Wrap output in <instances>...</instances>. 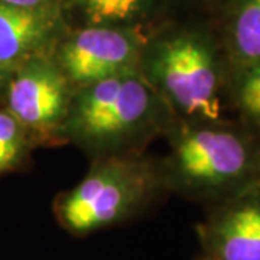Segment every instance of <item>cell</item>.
Instances as JSON below:
<instances>
[{"label": "cell", "mask_w": 260, "mask_h": 260, "mask_svg": "<svg viewBox=\"0 0 260 260\" xmlns=\"http://www.w3.org/2000/svg\"><path fill=\"white\" fill-rule=\"evenodd\" d=\"M197 236L203 260H260V181L211 204Z\"/></svg>", "instance_id": "7"}, {"label": "cell", "mask_w": 260, "mask_h": 260, "mask_svg": "<svg viewBox=\"0 0 260 260\" xmlns=\"http://www.w3.org/2000/svg\"><path fill=\"white\" fill-rule=\"evenodd\" d=\"M12 74L13 73H10L9 70L3 68L0 65V95H5V93H6V88H8V84H9Z\"/></svg>", "instance_id": "14"}, {"label": "cell", "mask_w": 260, "mask_h": 260, "mask_svg": "<svg viewBox=\"0 0 260 260\" xmlns=\"http://www.w3.org/2000/svg\"><path fill=\"white\" fill-rule=\"evenodd\" d=\"M227 97L236 120L260 138V59L229 73Z\"/></svg>", "instance_id": "10"}, {"label": "cell", "mask_w": 260, "mask_h": 260, "mask_svg": "<svg viewBox=\"0 0 260 260\" xmlns=\"http://www.w3.org/2000/svg\"><path fill=\"white\" fill-rule=\"evenodd\" d=\"M74 88L59 65L41 56L13 71L6 88V110L30 136L49 138L62 132Z\"/></svg>", "instance_id": "5"}, {"label": "cell", "mask_w": 260, "mask_h": 260, "mask_svg": "<svg viewBox=\"0 0 260 260\" xmlns=\"http://www.w3.org/2000/svg\"><path fill=\"white\" fill-rule=\"evenodd\" d=\"M0 3L25 9H55L52 0H0Z\"/></svg>", "instance_id": "13"}, {"label": "cell", "mask_w": 260, "mask_h": 260, "mask_svg": "<svg viewBox=\"0 0 260 260\" xmlns=\"http://www.w3.org/2000/svg\"><path fill=\"white\" fill-rule=\"evenodd\" d=\"M178 120L140 74L107 78L74 90L64 138L95 156L120 155Z\"/></svg>", "instance_id": "3"}, {"label": "cell", "mask_w": 260, "mask_h": 260, "mask_svg": "<svg viewBox=\"0 0 260 260\" xmlns=\"http://www.w3.org/2000/svg\"><path fill=\"white\" fill-rule=\"evenodd\" d=\"M149 0H83L84 13L91 26L123 28L143 15Z\"/></svg>", "instance_id": "11"}, {"label": "cell", "mask_w": 260, "mask_h": 260, "mask_svg": "<svg viewBox=\"0 0 260 260\" xmlns=\"http://www.w3.org/2000/svg\"><path fill=\"white\" fill-rule=\"evenodd\" d=\"M162 174L150 160L127 153L99 158L77 185L58 197L59 225L87 236L132 217L153 197Z\"/></svg>", "instance_id": "4"}, {"label": "cell", "mask_w": 260, "mask_h": 260, "mask_svg": "<svg viewBox=\"0 0 260 260\" xmlns=\"http://www.w3.org/2000/svg\"><path fill=\"white\" fill-rule=\"evenodd\" d=\"M29 152V136L8 110H0V174L23 164Z\"/></svg>", "instance_id": "12"}, {"label": "cell", "mask_w": 260, "mask_h": 260, "mask_svg": "<svg viewBox=\"0 0 260 260\" xmlns=\"http://www.w3.org/2000/svg\"><path fill=\"white\" fill-rule=\"evenodd\" d=\"M61 25L56 9H25L0 3V65L10 73L45 56Z\"/></svg>", "instance_id": "8"}, {"label": "cell", "mask_w": 260, "mask_h": 260, "mask_svg": "<svg viewBox=\"0 0 260 260\" xmlns=\"http://www.w3.org/2000/svg\"><path fill=\"white\" fill-rule=\"evenodd\" d=\"M160 174L186 198L215 204L260 181V138L230 119L178 121Z\"/></svg>", "instance_id": "1"}, {"label": "cell", "mask_w": 260, "mask_h": 260, "mask_svg": "<svg viewBox=\"0 0 260 260\" xmlns=\"http://www.w3.org/2000/svg\"><path fill=\"white\" fill-rule=\"evenodd\" d=\"M142 41L130 28L88 26L65 41L59 65L77 90L107 78L139 74Z\"/></svg>", "instance_id": "6"}, {"label": "cell", "mask_w": 260, "mask_h": 260, "mask_svg": "<svg viewBox=\"0 0 260 260\" xmlns=\"http://www.w3.org/2000/svg\"><path fill=\"white\" fill-rule=\"evenodd\" d=\"M224 56L229 73L260 59V0H233L224 19Z\"/></svg>", "instance_id": "9"}, {"label": "cell", "mask_w": 260, "mask_h": 260, "mask_svg": "<svg viewBox=\"0 0 260 260\" xmlns=\"http://www.w3.org/2000/svg\"><path fill=\"white\" fill-rule=\"evenodd\" d=\"M139 74L181 123L224 120L229 64L208 32L181 29L142 51Z\"/></svg>", "instance_id": "2"}]
</instances>
